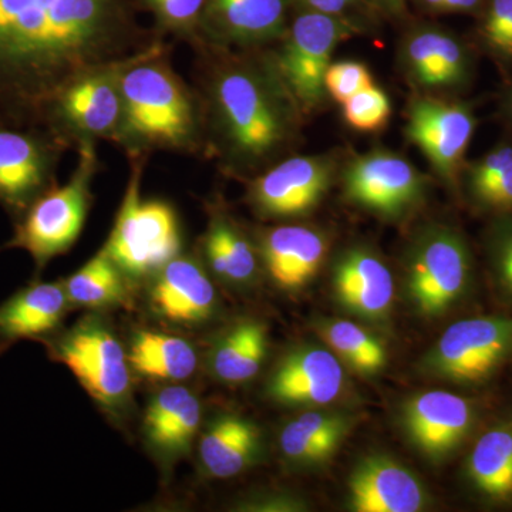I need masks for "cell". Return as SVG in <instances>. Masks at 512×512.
<instances>
[{"label": "cell", "instance_id": "cell-1", "mask_svg": "<svg viewBox=\"0 0 512 512\" xmlns=\"http://www.w3.org/2000/svg\"><path fill=\"white\" fill-rule=\"evenodd\" d=\"M160 40L137 0H0V111L42 126L64 87Z\"/></svg>", "mask_w": 512, "mask_h": 512}, {"label": "cell", "instance_id": "cell-2", "mask_svg": "<svg viewBox=\"0 0 512 512\" xmlns=\"http://www.w3.org/2000/svg\"><path fill=\"white\" fill-rule=\"evenodd\" d=\"M211 62L200 97L204 138L228 171L255 173L275 163L298 136L303 114L269 53L227 55L201 46Z\"/></svg>", "mask_w": 512, "mask_h": 512}, {"label": "cell", "instance_id": "cell-3", "mask_svg": "<svg viewBox=\"0 0 512 512\" xmlns=\"http://www.w3.org/2000/svg\"><path fill=\"white\" fill-rule=\"evenodd\" d=\"M123 121L117 146L131 156L153 151L197 153L204 141L200 97L175 73L167 47L158 42L121 77Z\"/></svg>", "mask_w": 512, "mask_h": 512}, {"label": "cell", "instance_id": "cell-4", "mask_svg": "<svg viewBox=\"0 0 512 512\" xmlns=\"http://www.w3.org/2000/svg\"><path fill=\"white\" fill-rule=\"evenodd\" d=\"M476 274L466 237L451 225L427 222L402 255V295L421 319L446 318L473 293Z\"/></svg>", "mask_w": 512, "mask_h": 512}, {"label": "cell", "instance_id": "cell-5", "mask_svg": "<svg viewBox=\"0 0 512 512\" xmlns=\"http://www.w3.org/2000/svg\"><path fill=\"white\" fill-rule=\"evenodd\" d=\"M96 144H80L79 158L69 181L40 195L16 221L15 234L6 247L28 252L37 269L69 251L82 232L100 165Z\"/></svg>", "mask_w": 512, "mask_h": 512}, {"label": "cell", "instance_id": "cell-6", "mask_svg": "<svg viewBox=\"0 0 512 512\" xmlns=\"http://www.w3.org/2000/svg\"><path fill=\"white\" fill-rule=\"evenodd\" d=\"M512 360V316H480L448 326L417 363V372L457 387H481Z\"/></svg>", "mask_w": 512, "mask_h": 512}, {"label": "cell", "instance_id": "cell-7", "mask_svg": "<svg viewBox=\"0 0 512 512\" xmlns=\"http://www.w3.org/2000/svg\"><path fill=\"white\" fill-rule=\"evenodd\" d=\"M131 173L116 224L107 242V254L128 275H146L161 269L181 247L177 215L167 202L141 197V175L146 156H131Z\"/></svg>", "mask_w": 512, "mask_h": 512}, {"label": "cell", "instance_id": "cell-8", "mask_svg": "<svg viewBox=\"0 0 512 512\" xmlns=\"http://www.w3.org/2000/svg\"><path fill=\"white\" fill-rule=\"evenodd\" d=\"M355 19L301 10L289 23L274 52H269L276 72L298 104L303 116L322 106L326 97L325 74L336 47L355 36Z\"/></svg>", "mask_w": 512, "mask_h": 512}, {"label": "cell", "instance_id": "cell-9", "mask_svg": "<svg viewBox=\"0 0 512 512\" xmlns=\"http://www.w3.org/2000/svg\"><path fill=\"white\" fill-rule=\"evenodd\" d=\"M141 55L106 64L64 87L43 114L42 126L69 148L99 140L117 143L123 121L121 77Z\"/></svg>", "mask_w": 512, "mask_h": 512}, {"label": "cell", "instance_id": "cell-10", "mask_svg": "<svg viewBox=\"0 0 512 512\" xmlns=\"http://www.w3.org/2000/svg\"><path fill=\"white\" fill-rule=\"evenodd\" d=\"M69 146L40 124L0 111V205L18 221L56 185L57 168Z\"/></svg>", "mask_w": 512, "mask_h": 512}, {"label": "cell", "instance_id": "cell-11", "mask_svg": "<svg viewBox=\"0 0 512 512\" xmlns=\"http://www.w3.org/2000/svg\"><path fill=\"white\" fill-rule=\"evenodd\" d=\"M342 187L349 204L384 222L400 224L423 207L430 183L400 154L372 150L346 165Z\"/></svg>", "mask_w": 512, "mask_h": 512}, {"label": "cell", "instance_id": "cell-12", "mask_svg": "<svg viewBox=\"0 0 512 512\" xmlns=\"http://www.w3.org/2000/svg\"><path fill=\"white\" fill-rule=\"evenodd\" d=\"M404 439L431 466L460 453L480 420L477 402L447 390H426L406 397L397 412Z\"/></svg>", "mask_w": 512, "mask_h": 512}, {"label": "cell", "instance_id": "cell-13", "mask_svg": "<svg viewBox=\"0 0 512 512\" xmlns=\"http://www.w3.org/2000/svg\"><path fill=\"white\" fill-rule=\"evenodd\" d=\"M330 292L340 311L377 330L392 328L396 282L390 266L365 244L343 248L333 258Z\"/></svg>", "mask_w": 512, "mask_h": 512}, {"label": "cell", "instance_id": "cell-14", "mask_svg": "<svg viewBox=\"0 0 512 512\" xmlns=\"http://www.w3.org/2000/svg\"><path fill=\"white\" fill-rule=\"evenodd\" d=\"M474 130L476 116L466 103L423 96L407 107V140L420 148L434 173L450 187L461 178Z\"/></svg>", "mask_w": 512, "mask_h": 512}, {"label": "cell", "instance_id": "cell-15", "mask_svg": "<svg viewBox=\"0 0 512 512\" xmlns=\"http://www.w3.org/2000/svg\"><path fill=\"white\" fill-rule=\"evenodd\" d=\"M329 156H295L271 165L249 185L248 200L268 220H295L311 215L335 181Z\"/></svg>", "mask_w": 512, "mask_h": 512}, {"label": "cell", "instance_id": "cell-16", "mask_svg": "<svg viewBox=\"0 0 512 512\" xmlns=\"http://www.w3.org/2000/svg\"><path fill=\"white\" fill-rule=\"evenodd\" d=\"M349 370L323 343L291 350L268 380L271 399L288 407H333L349 394Z\"/></svg>", "mask_w": 512, "mask_h": 512}, {"label": "cell", "instance_id": "cell-17", "mask_svg": "<svg viewBox=\"0 0 512 512\" xmlns=\"http://www.w3.org/2000/svg\"><path fill=\"white\" fill-rule=\"evenodd\" d=\"M291 0H207L197 47L259 49L288 30Z\"/></svg>", "mask_w": 512, "mask_h": 512}, {"label": "cell", "instance_id": "cell-18", "mask_svg": "<svg viewBox=\"0 0 512 512\" xmlns=\"http://www.w3.org/2000/svg\"><path fill=\"white\" fill-rule=\"evenodd\" d=\"M57 360L69 367L97 402L116 406L130 390L128 360L119 340L100 326L74 330L55 346Z\"/></svg>", "mask_w": 512, "mask_h": 512}, {"label": "cell", "instance_id": "cell-19", "mask_svg": "<svg viewBox=\"0 0 512 512\" xmlns=\"http://www.w3.org/2000/svg\"><path fill=\"white\" fill-rule=\"evenodd\" d=\"M430 505L429 488L416 471L389 454H366L350 471V511L420 512Z\"/></svg>", "mask_w": 512, "mask_h": 512}, {"label": "cell", "instance_id": "cell-20", "mask_svg": "<svg viewBox=\"0 0 512 512\" xmlns=\"http://www.w3.org/2000/svg\"><path fill=\"white\" fill-rule=\"evenodd\" d=\"M258 251L272 282L282 291L299 292L325 264L329 238L308 225H279L266 229Z\"/></svg>", "mask_w": 512, "mask_h": 512}, {"label": "cell", "instance_id": "cell-21", "mask_svg": "<svg viewBox=\"0 0 512 512\" xmlns=\"http://www.w3.org/2000/svg\"><path fill=\"white\" fill-rule=\"evenodd\" d=\"M359 414L336 407L306 409L279 434V450L291 466L302 470L325 467L359 424Z\"/></svg>", "mask_w": 512, "mask_h": 512}, {"label": "cell", "instance_id": "cell-22", "mask_svg": "<svg viewBox=\"0 0 512 512\" xmlns=\"http://www.w3.org/2000/svg\"><path fill=\"white\" fill-rule=\"evenodd\" d=\"M151 302L161 316L173 322L207 320L217 306L214 285L200 265L187 258L171 259L161 268Z\"/></svg>", "mask_w": 512, "mask_h": 512}, {"label": "cell", "instance_id": "cell-23", "mask_svg": "<svg viewBox=\"0 0 512 512\" xmlns=\"http://www.w3.org/2000/svg\"><path fill=\"white\" fill-rule=\"evenodd\" d=\"M67 301L62 285L45 282H36L10 296L0 305V350L52 332L66 312Z\"/></svg>", "mask_w": 512, "mask_h": 512}, {"label": "cell", "instance_id": "cell-24", "mask_svg": "<svg viewBox=\"0 0 512 512\" xmlns=\"http://www.w3.org/2000/svg\"><path fill=\"white\" fill-rule=\"evenodd\" d=\"M464 477L485 503H512V420L498 421L474 441Z\"/></svg>", "mask_w": 512, "mask_h": 512}, {"label": "cell", "instance_id": "cell-25", "mask_svg": "<svg viewBox=\"0 0 512 512\" xmlns=\"http://www.w3.org/2000/svg\"><path fill=\"white\" fill-rule=\"evenodd\" d=\"M261 450L262 434L252 421L224 414L202 436L200 458L210 476L231 478L251 467Z\"/></svg>", "mask_w": 512, "mask_h": 512}, {"label": "cell", "instance_id": "cell-26", "mask_svg": "<svg viewBox=\"0 0 512 512\" xmlns=\"http://www.w3.org/2000/svg\"><path fill=\"white\" fill-rule=\"evenodd\" d=\"M316 335L349 372L365 379L379 376L389 365V349L380 332L355 319L318 318Z\"/></svg>", "mask_w": 512, "mask_h": 512}, {"label": "cell", "instance_id": "cell-27", "mask_svg": "<svg viewBox=\"0 0 512 512\" xmlns=\"http://www.w3.org/2000/svg\"><path fill=\"white\" fill-rule=\"evenodd\" d=\"M201 404L185 387H167L148 407V437L167 453H181L200 429Z\"/></svg>", "mask_w": 512, "mask_h": 512}, {"label": "cell", "instance_id": "cell-28", "mask_svg": "<svg viewBox=\"0 0 512 512\" xmlns=\"http://www.w3.org/2000/svg\"><path fill=\"white\" fill-rule=\"evenodd\" d=\"M204 254L215 275L229 284H251L258 274V249L227 215H212Z\"/></svg>", "mask_w": 512, "mask_h": 512}, {"label": "cell", "instance_id": "cell-29", "mask_svg": "<svg viewBox=\"0 0 512 512\" xmlns=\"http://www.w3.org/2000/svg\"><path fill=\"white\" fill-rule=\"evenodd\" d=\"M268 353V328L259 320L237 323L212 356V370L225 383L241 384L258 375Z\"/></svg>", "mask_w": 512, "mask_h": 512}, {"label": "cell", "instance_id": "cell-30", "mask_svg": "<svg viewBox=\"0 0 512 512\" xmlns=\"http://www.w3.org/2000/svg\"><path fill=\"white\" fill-rule=\"evenodd\" d=\"M127 360L141 375L163 380L187 379L198 363L197 353L187 340L157 332L138 333Z\"/></svg>", "mask_w": 512, "mask_h": 512}, {"label": "cell", "instance_id": "cell-31", "mask_svg": "<svg viewBox=\"0 0 512 512\" xmlns=\"http://www.w3.org/2000/svg\"><path fill=\"white\" fill-rule=\"evenodd\" d=\"M119 266L101 249L82 269L70 276L66 284L67 298L82 306H103L119 301L123 295Z\"/></svg>", "mask_w": 512, "mask_h": 512}, {"label": "cell", "instance_id": "cell-32", "mask_svg": "<svg viewBox=\"0 0 512 512\" xmlns=\"http://www.w3.org/2000/svg\"><path fill=\"white\" fill-rule=\"evenodd\" d=\"M437 35L439 26L419 25L404 36L400 64L410 82L420 89L437 90Z\"/></svg>", "mask_w": 512, "mask_h": 512}, {"label": "cell", "instance_id": "cell-33", "mask_svg": "<svg viewBox=\"0 0 512 512\" xmlns=\"http://www.w3.org/2000/svg\"><path fill=\"white\" fill-rule=\"evenodd\" d=\"M154 16L158 29L192 45L200 43L202 16L207 0H140Z\"/></svg>", "mask_w": 512, "mask_h": 512}, {"label": "cell", "instance_id": "cell-34", "mask_svg": "<svg viewBox=\"0 0 512 512\" xmlns=\"http://www.w3.org/2000/svg\"><path fill=\"white\" fill-rule=\"evenodd\" d=\"M485 249L497 291L512 305V214L495 215L485 234Z\"/></svg>", "mask_w": 512, "mask_h": 512}, {"label": "cell", "instance_id": "cell-35", "mask_svg": "<svg viewBox=\"0 0 512 512\" xmlns=\"http://www.w3.org/2000/svg\"><path fill=\"white\" fill-rule=\"evenodd\" d=\"M342 106L343 117L348 121L349 126L365 133L383 130L392 117V103L389 96L375 84L356 93Z\"/></svg>", "mask_w": 512, "mask_h": 512}, {"label": "cell", "instance_id": "cell-36", "mask_svg": "<svg viewBox=\"0 0 512 512\" xmlns=\"http://www.w3.org/2000/svg\"><path fill=\"white\" fill-rule=\"evenodd\" d=\"M471 59L467 47L448 30L437 35V90H456L470 80Z\"/></svg>", "mask_w": 512, "mask_h": 512}, {"label": "cell", "instance_id": "cell-37", "mask_svg": "<svg viewBox=\"0 0 512 512\" xmlns=\"http://www.w3.org/2000/svg\"><path fill=\"white\" fill-rule=\"evenodd\" d=\"M373 77L369 67L357 60H342L330 63L325 74L326 93L338 103L343 104L356 93L373 86Z\"/></svg>", "mask_w": 512, "mask_h": 512}, {"label": "cell", "instance_id": "cell-38", "mask_svg": "<svg viewBox=\"0 0 512 512\" xmlns=\"http://www.w3.org/2000/svg\"><path fill=\"white\" fill-rule=\"evenodd\" d=\"M468 200L481 211L493 212L495 215L512 214V163L493 183Z\"/></svg>", "mask_w": 512, "mask_h": 512}, {"label": "cell", "instance_id": "cell-39", "mask_svg": "<svg viewBox=\"0 0 512 512\" xmlns=\"http://www.w3.org/2000/svg\"><path fill=\"white\" fill-rule=\"evenodd\" d=\"M301 10L328 13L353 19L357 9L372 8L367 0H291Z\"/></svg>", "mask_w": 512, "mask_h": 512}, {"label": "cell", "instance_id": "cell-40", "mask_svg": "<svg viewBox=\"0 0 512 512\" xmlns=\"http://www.w3.org/2000/svg\"><path fill=\"white\" fill-rule=\"evenodd\" d=\"M485 45L494 55L503 59H512V12L501 29L488 42H485Z\"/></svg>", "mask_w": 512, "mask_h": 512}, {"label": "cell", "instance_id": "cell-41", "mask_svg": "<svg viewBox=\"0 0 512 512\" xmlns=\"http://www.w3.org/2000/svg\"><path fill=\"white\" fill-rule=\"evenodd\" d=\"M372 8L383 10L386 13L399 15L406 8V0H367Z\"/></svg>", "mask_w": 512, "mask_h": 512}, {"label": "cell", "instance_id": "cell-42", "mask_svg": "<svg viewBox=\"0 0 512 512\" xmlns=\"http://www.w3.org/2000/svg\"><path fill=\"white\" fill-rule=\"evenodd\" d=\"M483 0H447L446 12H474Z\"/></svg>", "mask_w": 512, "mask_h": 512}, {"label": "cell", "instance_id": "cell-43", "mask_svg": "<svg viewBox=\"0 0 512 512\" xmlns=\"http://www.w3.org/2000/svg\"><path fill=\"white\" fill-rule=\"evenodd\" d=\"M420 2L430 10H441V12H446L447 0H420Z\"/></svg>", "mask_w": 512, "mask_h": 512}, {"label": "cell", "instance_id": "cell-44", "mask_svg": "<svg viewBox=\"0 0 512 512\" xmlns=\"http://www.w3.org/2000/svg\"><path fill=\"white\" fill-rule=\"evenodd\" d=\"M503 106L505 116H507L508 119L512 121V86L510 87V89H508V92L505 93Z\"/></svg>", "mask_w": 512, "mask_h": 512}]
</instances>
